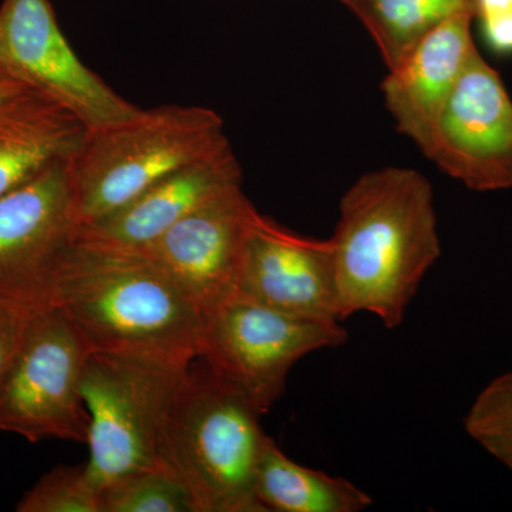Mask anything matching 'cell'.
I'll return each instance as SVG.
<instances>
[{
	"instance_id": "6da1fadb",
	"label": "cell",
	"mask_w": 512,
	"mask_h": 512,
	"mask_svg": "<svg viewBox=\"0 0 512 512\" xmlns=\"http://www.w3.org/2000/svg\"><path fill=\"white\" fill-rule=\"evenodd\" d=\"M47 306H57L97 352L183 367L200 357L205 316L140 249L76 237Z\"/></svg>"
},
{
	"instance_id": "7a4b0ae2",
	"label": "cell",
	"mask_w": 512,
	"mask_h": 512,
	"mask_svg": "<svg viewBox=\"0 0 512 512\" xmlns=\"http://www.w3.org/2000/svg\"><path fill=\"white\" fill-rule=\"evenodd\" d=\"M330 242L342 322L363 312L399 328L441 255L433 185L413 168L363 174L340 200Z\"/></svg>"
},
{
	"instance_id": "3957f363",
	"label": "cell",
	"mask_w": 512,
	"mask_h": 512,
	"mask_svg": "<svg viewBox=\"0 0 512 512\" xmlns=\"http://www.w3.org/2000/svg\"><path fill=\"white\" fill-rule=\"evenodd\" d=\"M261 416L207 366L187 370L161 424L158 456L195 512H265L256 495L268 439Z\"/></svg>"
},
{
	"instance_id": "277c9868",
	"label": "cell",
	"mask_w": 512,
	"mask_h": 512,
	"mask_svg": "<svg viewBox=\"0 0 512 512\" xmlns=\"http://www.w3.org/2000/svg\"><path fill=\"white\" fill-rule=\"evenodd\" d=\"M231 146L217 111L160 106L92 128L67 160L77 231L103 220L185 165Z\"/></svg>"
},
{
	"instance_id": "5b68a950",
	"label": "cell",
	"mask_w": 512,
	"mask_h": 512,
	"mask_svg": "<svg viewBox=\"0 0 512 512\" xmlns=\"http://www.w3.org/2000/svg\"><path fill=\"white\" fill-rule=\"evenodd\" d=\"M191 366L89 353L80 392L90 416L87 471L100 490L131 474L165 470L158 456L161 424Z\"/></svg>"
},
{
	"instance_id": "8992f818",
	"label": "cell",
	"mask_w": 512,
	"mask_h": 512,
	"mask_svg": "<svg viewBox=\"0 0 512 512\" xmlns=\"http://www.w3.org/2000/svg\"><path fill=\"white\" fill-rule=\"evenodd\" d=\"M346 339L342 323L296 318L238 293L205 319L198 359L264 416L302 357Z\"/></svg>"
},
{
	"instance_id": "52a82bcc",
	"label": "cell",
	"mask_w": 512,
	"mask_h": 512,
	"mask_svg": "<svg viewBox=\"0 0 512 512\" xmlns=\"http://www.w3.org/2000/svg\"><path fill=\"white\" fill-rule=\"evenodd\" d=\"M89 343L57 306L30 313L0 389V430L36 441L87 443L90 416L80 392Z\"/></svg>"
},
{
	"instance_id": "ba28073f",
	"label": "cell",
	"mask_w": 512,
	"mask_h": 512,
	"mask_svg": "<svg viewBox=\"0 0 512 512\" xmlns=\"http://www.w3.org/2000/svg\"><path fill=\"white\" fill-rule=\"evenodd\" d=\"M0 70L55 100L87 130L128 119L140 110L74 53L50 0H3Z\"/></svg>"
},
{
	"instance_id": "9c48e42d",
	"label": "cell",
	"mask_w": 512,
	"mask_h": 512,
	"mask_svg": "<svg viewBox=\"0 0 512 512\" xmlns=\"http://www.w3.org/2000/svg\"><path fill=\"white\" fill-rule=\"evenodd\" d=\"M67 160L0 198V299L32 312L46 308L57 266L76 239Z\"/></svg>"
},
{
	"instance_id": "30bf717a",
	"label": "cell",
	"mask_w": 512,
	"mask_h": 512,
	"mask_svg": "<svg viewBox=\"0 0 512 512\" xmlns=\"http://www.w3.org/2000/svg\"><path fill=\"white\" fill-rule=\"evenodd\" d=\"M424 156L470 190L512 188V100L477 47L441 111Z\"/></svg>"
},
{
	"instance_id": "8fae6325",
	"label": "cell",
	"mask_w": 512,
	"mask_h": 512,
	"mask_svg": "<svg viewBox=\"0 0 512 512\" xmlns=\"http://www.w3.org/2000/svg\"><path fill=\"white\" fill-rule=\"evenodd\" d=\"M258 212L242 187H235L138 249L170 275L207 319L238 295L249 232Z\"/></svg>"
},
{
	"instance_id": "7c38bea8",
	"label": "cell",
	"mask_w": 512,
	"mask_h": 512,
	"mask_svg": "<svg viewBox=\"0 0 512 512\" xmlns=\"http://www.w3.org/2000/svg\"><path fill=\"white\" fill-rule=\"evenodd\" d=\"M238 293L296 318L342 323L330 238L302 237L261 212L249 232Z\"/></svg>"
},
{
	"instance_id": "4fadbf2b",
	"label": "cell",
	"mask_w": 512,
	"mask_h": 512,
	"mask_svg": "<svg viewBox=\"0 0 512 512\" xmlns=\"http://www.w3.org/2000/svg\"><path fill=\"white\" fill-rule=\"evenodd\" d=\"M474 12L457 13L414 43L382 82L384 106L397 131L426 153L448 97L476 49Z\"/></svg>"
},
{
	"instance_id": "5bb4252c",
	"label": "cell",
	"mask_w": 512,
	"mask_h": 512,
	"mask_svg": "<svg viewBox=\"0 0 512 512\" xmlns=\"http://www.w3.org/2000/svg\"><path fill=\"white\" fill-rule=\"evenodd\" d=\"M241 185V164L228 146L168 174L120 210L79 229L76 237L143 248L205 202Z\"/></svg>"
},
{
	"instance_id": "9a60e30c",
	"label": "cell",
	"mask_w": 512,
	"mask_h": 512,
	"mask_svg": "<svg viewBox=\"0 0 512 512\" xmlns=\"http://www.w3.org/2000/svg\"><path fill=\"white\" fill-rule=\"evenodd\" d=\"M86 131L74 114L36 90L10 101L0 110V198L72 157Z\"/></svg>"
},
{
	"instance_id": "2e32d148",
	"label": "cell",
	"mask_w": 512,
	"mask_h": 512,
	"mask_svg": "<svg viewBox=\"0 0 512 512\" xmlns=\"http://www.w3.org/2000/svg\"><path fill=\"white\" fill-rule=\"evenodd\" d=\"M256 495L265 512H360L373 504L346 478L296 463L269 436L259 460Z\"/></svg>"
},
{
	"instance_id": "e0dca14e",
	"label": "cell",
	"mask_w": 512,
	"mask_h": 512,
	"mask_svg": "<svg viewBox=\"0 0 512 512\" xmlns=\"http://www.w3.org/2000/svg\"><path fill=\"white\" fill-rule=\"evenodd\" d=\"M343 3L369 30L387 69L444 20L466 10L474 12V0H343Z\"/></svg>"
},
{
	"instance_id": "ac0fdd59",
	"label": "cell",
	"mask_w": 512,
	"mask_h": 512,
	"mask_svg": "<svg viewBox=\"0 0 512 512\" xmlns=\"http://www.w3.org/2000/svg\"><path fill=\"white\" fill-rule=\"evenodd\" d=\"M101 512H195L183 483L167 470L120 478L101 490Z\"/></svg>"
},
{
	"instance_id": "d6986e66",
	"label": "cell",
	"mask_w": 512,
	"mask_h": 512,
	"mask_svg": "<svg viewBox=\"0 0 512 512\" xmlns=\"http://www.w3.org/2000/svg\"><path fill=\"white\" fill-rule=\"evenodd\" d=\"M464 427L471 439L512 470V370L481 390Z\"/></svg>"
},
{
	"instance_id": "ffe728a7",
	"label": "cell",
	"mask_w": 512,
	"mask_h": 512,
	"mask_svg": "<svg viewBox=\"0 0 512 512\" xmlns=\"http://www.w3.org/2000/svg\"><path fill=\"white\" fill-rule=\"evenodd\" d=\"M19 512H101V490L87 466H59L16 505Z\"/></svg>"
},
{
	"instance_id": "44dd1931",
	"label": "cell",
	"mask_w": 512,
	"mask_h": 512,
	"mask_svg": "<svg viewBox=\"0 0 512 512\" xmlns=\"http://www.w3.org/2000/svg\"><path fill=\"white\" fill-rule=\"evenodd\" d=\"M474 18L497 55H512V0H474Z\"/></svg>"
},
{
	"instance_id": "7402d4cb",
	"label": "cell",
	"mask_w": 512,
	"mask_h": 512,
	"mask_svg": "<svg viewBox=\"0 0 512 512\" xmlns=\"http://www.w3.org/2000/svg\"><path fill=\"white\" fill-rule=\"evenodd\" d=\"M30 313L18 303L0 299V389L18 353Z\"/></svg>"
},
{
	"instance_id": "603a6c76",
	"label": "cell",
	"mask_w": 512,
	"mask_h": 512,
	"mask_svg": "<svg viewBox=\"0 0 512 512\" xmlns=\"http://www.w3.org/2000/svg\"><path fill=\"white\" fill-rule=\"evenodd\" d=\"M26 90H30L28 86L0 70V110L8 106L10 101L15 100L20 94L25 93Z\"/></svg>"
},
{
	"instance_id": "cb8c5ba5",
	"label": "cell",
	"mask_w": 512,
	"mask_h": 512,
	"mask_svg": "<svg viewBox=\"0 0 512 512\" xmlns=\"http://www.w3.org/2000/svg\"><path fill=\"white\" fill-rule=\"evenodd\" d=\"M340 2H343V0H340Z\"/></svg>"
}]
</instances>
